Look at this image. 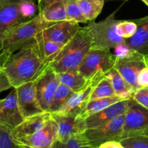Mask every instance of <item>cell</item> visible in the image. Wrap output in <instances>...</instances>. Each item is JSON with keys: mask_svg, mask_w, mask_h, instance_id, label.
<instances>
[{"mask_svg": "<svg viewBox=\"0 0 148 148\" xmlns=\"http://www.w3.org/2000/svg\"><path fill=\"white\" fill-rule=\"evenodd\" d=\"M60 84L58 73L50 65L36 80L37 97L45 112H49L57 89Z\"/></svg>", "mask_w": 148, "mask_h": 148, "instance_id": "30bf717a", "label": "cell"}, {"mask_svg": "<svg viewBox=\"0 0 148 148\" xmlns=\"http://www.w3.org/2000/svg\"><path fill=\"white\" fill-rule=\"evenodd\" d=\"M92 49L89 36L81 27L75 36L63 47L59 55L49 65L58 73L79 69Z\"/></svg>", "mask_w": 148, "mask_h": 148, "instance_id": "7a4b0ae2", "label": "cell"}, {"mask_svg": "<svg viewBox=\"0 0 148 148\" xmlns=\"http://www.w3.org/2000/svg\"><path fill=\"white\" fill-rule=\"evenodd\" d=\"M38 15L47 23L67 21L63 0H37Z\"/></svg>", "mask_w": 148, "mask_h": 148, "instance_id": "ac0fdd59", "label": "cell"}, {"mask_svg": "<svg viewBox=\"0 0 148 148\" xmlns=\"http://www.w3.org/2000/svg\"><path fill=\"white\" fill-rule=\"evenodd\" d=\"M15 141L18 146L25 148H52L58 141L56 123L51 118L42 129Z\"/></svg>", "mask_w": 148, "mask_h": 148, "instance_id": "8fae6325", "label": "cell"}, {"mask_svg": "<svg viewBox=\"0 0 148 148\" xmlns=\"http://www.w3.org/2000/svg\"><path fill=\"white\" fill-rule=\"evenodd\" d=\"M138 88H148V65L139 72L137 77Z\"/></svg>", "mask_w": 148, "mask_h": 148, "instance_id": "e575fe53", "label": "cell"}, {"mask_svg": "<svg viewBox=\"0 0 148 148\" xmlns=\"http://www.w3.org/2000/svg\"><path fill=\"white\" fill-rule=\"evenodd\" d=\"M51 118V113L49 112H44L25 118L22 123L12 130L14 139L16 140L36 133L42 129Z\"/></svg>", "mask_w": 148, "mask_h": 148, "instance_id": "e0dca14e", "label": "cell"}, {"mask_svg": "<svg viewBox=\"0 0 148 148\" xmlns=\"http://www.w3.org/2000/svg\"><path fill=\"white\" fill-rule=\"evenodd\" d=\"M124 148H148V134L132 135L119 140Z\"/></svg>", "mask_w": 148, "mask_h": 148, "instance_id": "f546056e", "label": "cell"}, {"mask_svg": "<svg viewBox=\"0 0 148 148\" xmlns=\"http://www.w3.org/2000/svg\"><path fill=\"white\" fill-rule=\"evenodd\" d=\"M105 74L102 71L97 72L94 76L89 79L86 85L82 90L74 92L58 112L52 113H58L64 116H79L90 101L91 95L93 89L98 82L105 76Z\"/></svg>", "mask_w": 148, "mask_h": 148, "instance_id": "8992f818", "label": "cell"}, {"mask_svg": "<svg viewBox=\"0 0 148 148\" xmlns=\"http://www.w3.org/2000/svg\"><path fill=\"white\" fill-rule=\"evenodd\" d=\"M84 16L88 22L94 21L103 9L105 0H79Z\"/></svg>", "mask_w": 148, "mask_h": 148, "instance_id": "d4e9b609", "label": "cell"}, {"mask_svg": "<svg viewBox=\"0 0 148 148\" xmlns=\"http://www.w3.org/2000/svg\"><path fill=\"white\" fill-rule=\"evenodd\" d=\"M137 29V24L134 20L119 21L116 25L117 34L124 39H128L134 36Z\"/></svg>", "mask_w": 148, "mask_h": 148, "instance_id": "1f68e13d", "label": "cell"}, {"mask_svg": "<svg viewBox=\"0 0 148 148\" xmlns=\"http://www.w3.org/2000/svg\"><path fill=\"white\" fill-rule=\"evenodd\" d=\"M71 89L62 84L60 83L56 92L55 94L52 104H51L49 113H56L65 105L70 97L73 94Z\"/></svg>", "mask_w": 148, "mask_h": 148, "instance_id": "4316f807", "label": "cell"}, {"mask_svg": "<svg viewBox=\"0 0 148 148\" xmlns=\"http://www.w3.org/2000/svg\"><path fill=\"white\" fill-rule=\"evenodd\" d=\"M80 28L77 22L67 20L52 24L44 29L42 34L45 39L65 46L75 36Z\"/></svg>", "mask_w": 148, "mask_h": 148, "instance_id": "5bb4252c", "label": "cell"}, {"mask_svg": "<svg viewBox=\"0 0 148 148\" xmlns=\"http://www.w3.org/2000/svg\"><path fill=\"white\" fill-rule=\"evenodd\" d=\"M145 58H146V60H147V65H148V55H147L146 57H145Z\"/></svg>", "mask_w": 148, "mask_h": 148, "instance_id": "60d3db41", "label": "cell"}, {"mask_svg": "<svg viewBox=\"0 0 148 148\" xmlns=\"http://www.w3.org/2000/svg\"><path fill=\"white\" fill-rule=\"evenodd\" d=\"M98 148H124L119 141H108L101 144Z\"/></svg>", "mask_w": 148, "mask_h": 148, "instance_id": "8d00e7d4", "label": "cell"}, {"mask_svg": "<svg viewBox=\"0 0 148 148\" xmlns=\"http://www.w3.org/2000/svg\"><path fill=\"white\" fill-rule=\"evenodd\" d=\"M105 76L110 81L115 94L118 97L122 99H127L132 97L135 91L123 79L117 70L113 68L105 73Z\"/></svg>", "mask_w": 148, "mask_h": 148, "instance_id": "44dd1931", "label": "cell"}, {"mask_svg": "<svg viewBox=\"0 0 148 148\" xmlns=\"http://www.w3.org/2000/svg\"><path fill=\"white\" fill-rule=\"evenodd\" d=\"M141 1H142V2H144V3L148 7V0H141Z\"/></svg>", "mask_w": 148, "mask_h": 148, "instance_id": "ab89813d", "label": "cell"}, {"mask_svg": "<svg viewBox=\"0 0 148 148\" xmlns=\"http://www.w3.org/2000/svg\"><path fill=\"white\" fill-rule=\"evenodd\" d=\"M141 134H148V110L131 97L125 113L122 138Z\"/></svg>", "mask_w": 148, "mask_h": 148, "instance_id": "52a82bcc", "label": "cell"}, {"mask_svg": "<svg viewBox=\"0 0 148 148\" xmlns=\"http://www.w3.org/2000/svg\"><path fill=\"white\" fill-rule=\"evenodd\" d=\"M121 100H123V99H121V98L118 97L116 96L113 97L102 98V99L90 100L88 102L84 109L77 116L82 118V119H86L89 116L98 113L99 111L105 109L107 107L110 106V105H113V104L116 103L117 102H119Z\"/></svg>", "mask_w": 148, "mask_h": 148, "instance_id": "cb8c5ba5", "label": "cell"}, {"mask_svg": "<svg viewBox=\"0 0 148 148\" xmlns=\"http://www.w3.org/2000/svg\"><path fill=\"white\" fill-rule=\"evenodd\" d=\"M52 24L43 21L37 15L8 30L3 34V50L0 56L11 55L29 45L35 41L37 34Z\"/></svg>", "mask_w": 148, "mask_h": 148, "instance_id": "3957f363", "label": "cell"}, {"mask_svg": "<svg viewBox=\"0 0 148 148\" xmlns=\"http://www.w3.org/2000/svg\"><path fill=\"white\" fill-rule=\"evenodd\" d=\"M60 83L68 86L73 92L82 90L87 84L89 79H86L78 70L58 73Z\"/></svg>", "mask_w": 148, "mask_h": 148, "instance_id": "603a6c76", "label": "cell"}, {"mask_svg": "<svg viewBox=\"0 0 148 148\" xmlns=\"http://www.w3.org/2000/svg\"><path fill=\"white\" fill-rule=\"evenodd\" d=\"M67 20L74 21L78 23H86L87 20L84 16L79 4V0H63Z\"/></svg>", "mask_w": 148, "mask_h": 148, "instance_id": "f1b7e54d", "label": "cell"}, {"mask_svg": "<svg viewBox=\"0 0 148 148\" xmlns=\"http://www.w3.org/2000/svg\"><path fill=\"white\" fill-rule=\"evenodd\" d=\"M12 88V84L4 70L0 67V93Z\"/></svg>", "mask_w": 148, "mask_h": 148, "instance_id": "d590c367", "label": "cell"}, {"mask_svg": "<svg viewBox=\"0 0 148 148\" xmlns=\"http://www.w3.org/2000/svg\"><path fill=\"white\" fill-rule=\"evenodd\" d=\"M23 120L24 117L18 105L16 89L13 88L9 95L3 99L0 111V122L12 130Z\"/></svg>", "mask_w": 148, "mask_h": 148, "instance_id": "9a60e30c", "label": "cell"}, {"mask_svg": "<svg viewBox=\"0 0 148 148\" xmlns=\"http://www.w3.org/2000/svg\"><path fill=\"white\" fill-rule=\"evenodd\" d=\"M49 64L47 63L34 42L7 56H0V67L7 74L12 88L34 82Z\"/></svg>", "mask_w": 148, "mask_h": 148, "instance_id": "6da1fadb", "label": "cell"}, {"mask_svg": "<svg viewBox=\"0 0 148 148\" xmlns=\"http://www.w3.org/2000/svg\"><path fill=\"white\" fill-rule=\"evenodd\" d=\"M125 113L110 121L108 123L93 128H89L84 132L85 136L95 148L108 141H119L123 136Z\"/></svg>", "mask_w": 148, "mask_h": 148, "instance_id": "9c48e42d", "label": "cell"}, {"mask_svg": "<svg viewBox=\"0 0 148 148\" xmlns=\"http://www.w3.org/2000/svg\"><path fill=\"white\" fill-rule=\"evenodd\" d=\"M18 8L24 22L32 19L38 15L36 14L38 7L36 5L34 0H19Z\"/></svg>", "mask_w": 148, "mask_h": 148, "instance_id": "4dcf8cb0", "label": "cell"}, {"mask_svg": "<svg viewBox=\"0 0 148 148\" xmlns=\"http://www.w3.org/2000/svg\"><path fill=\"white\" fill-rule=\"evenodd\" d=\"M113 88L109 79L105 76L98 82L91 95L90 100L116 97ZM117 97V96H116Z\"/></svg>", "mask_w": 148, "mask_h": 148, "instance_id": "484cf974", "label": "cell"}, {"mask_svg": "<svg viewBox=\"0 0 148 148\" xmlns=\"http://www.w3.org/2000/svg\"><path fill=\"white\" fill-rule=\"evenodd\" d=\"M132 98L142 107L148 110V88H140L135 91Z\"/></svg>", "mask_w": 148, "mask_h": 148, "instance_id": "836d02e7", "label": "cell"}, {"mask_svg": "<svg viewBox=\"0 0 148 148\" xmlns=\"http://www.w3.org/2000/svg\"><path fill=\"white\" fill-rule=\"evenodd\" d=\"M3 50V33L0 32V55Z\"/></svg>", "mask_w": 148, "mask_h": 148, "instance_id": "74e56055", "label": "cell"}, {"mask_svg": "<svg viewBox=\"0 0 148 148\" xmlns=\"http://www.w3.org/2000/svg\"><path fill=\"white\" fill-rule=\"evenodd\" d=\"M130 99V98H129ZM129 99H123L107 107L102 110L86 118V123L87 129L96 127L108 123L116 118L126 113Z\"/></svg>", "mask_w": 148, "mask_h": 148, "instance_id": "2e32d148", "label": "cell"}, {"mask_svg": "<svg viewBox=\"0 0 148 148\" xmlns=\"http://www.w3.org/2000/svg\"><path fill=\"white\" fill-rule=\"evenodd\" d=\"M15 89L18 105L24 119L45 112L37 97L36 81L25 83Z\"/></svg>", "mask_w": 148, "mask_h": 148, "instance_id": "7c38bea8", "label": "cell"}, {"mask_svg": "<svg viewBox=\"0 0 148 148\" xmlns=\"http://www.w3.org/2000/svg\"><path fill=\"white\" fill-rule=\"evenodd\" d=\"M2 103H3V99H0V111H1V109H2Z\"/></svg>", "mask_w": 148, "mask_h": 148, "instance_id": "f35d334b", "label": "cell"}, {"mask_svg": "<svg viewBox=\"0 0 148 148\" xmlns=\"http://www.w3.org/2000/svg\"><path fill=\"white\" fill-rule=\"evenodd\" d=\"M2 1H3V0H0V2H2Z\"/></svg>", "mask_w": 148, "mask_h": 148, "instance_id": "ee69618b", "label": "cell"}, {"mask_svg": "<svg viewBox=\"0 0 148 148\" xmlns=\"http://www.w3.org/2000/svg\"><path fill=\"white\" fill-rule=\"evenodd\" d=\"M0 148H19L12 135V130L0 122Z\"/></svg>", "mask_w": 148, "mask_h": 148, "instance_id": "d6a6232c", "label": "cell"}, {"mask_svg": "<svg viewBox=\"0 0 148 148\" xmlns=\"http://www.w3.org/2000/svg\"><path fill=\"white\" fill-rule=\"evenodd\" d=\"M19 148H25V147H19Z\"/></svg>", "mask_w": 148, "mask_h": 148, "instance_id": "7bdbcfd3", "label": "cell"}, {"mask_svg": "<svg viewBox=\"0 0 148 148\" xmlns=\"http://www.w3.org/2000/svg\"><path fill=\"white\" fill-rule=\"evenodd\" d=\"M116 56L110 51L91 49L78 71L89 79L98 71L107 73L114 68Z\"/></svg>", "mask_w": 148, "mask_h": 148, "instance_id": "ba28073f", "label": "cell"}, {"mask_svg": "<svg viewBox=\"0 0 148 148\" xmlns=\"http://www.w3.org/2000/svg\"><path fill=\"white\" fill-rule=\"evenodd\" d=\"M147 65L146 58L136 51L131 49L130 52L121 57H116L114 68L121 76L133 88L138 89L137 77L139 72Z\"/></svg>", "mask_w": 148, "mask_h": 148, "instance_id": "5b68a950", "label": "cell"}, {"mask_svg": "<svg viewBox=\"0 0 148 148\" xmlns=\"http://www.w3.org/2000/svg\"><path fill=\"white\" fill-rule=\"evenodd\" d=\"M51 116L57 124L58 142H65L72 136L84 133L87 129L86 120L79 116L52 113Z\"/></svg>", "mask_w": 148, "mask_h": 148, "instance_id": "4fadbf2b", "label": "cell"}, {"mask_svg": "<svg viewBox=\"0 0 148 148\" xmlns=\"http://www.w3.org/2000/svg\"><path fill=\"white\" fill-rule=\"evenodd\" d=\"M52 148H95L89 142L84 134L74 135L63 142H55Z\"/></svg>", "mask_w": 148, "mask_h": 148, "instance_id": "83f0119b", "label": "cell"}, {"mask_svg": "<svg viewBox=\"0 0 148 148\" xmlns=\"http://www.w3.org/2000/svg\"><path fill=\"white\" fill-rule=\"evenodd\" d=\"M36 43L42 58L48 64H50L55 60L64 47L45 39L42 31L36 36Z\"/></svg>", "mask_w": 148, "mask_h": 148, "instance_id": "7402d4cb", "label": "cell"}, {"mask_svg": "<svg viewBox=\"0 0 148 148\" xmlns=\"http://www.w3.org/2000/svg\"><path fill=\"white\" fill-rule=\"evenodd\" d=\"M116 11L99 22L91 21L83 27L89 37L92 49L110 51L124 43L125 39L116 31V25L120 20L116 19Z\"/></svg>", "mask_w": 148, "mask_h": 148, "instance_id": "277c9868", "label": "cell"}, {"mask_svg": "<svg viewBox=\"0 0 148 148\" xmlns=\"http://www.w3.org/2000/svg\"><path fill=\"white\" fill-rule=\"evenodd\" d=\"M134 21L137 24V29L134 36L125 39V44L131 49L146 57L148 55V15Z\"/></svg>", "mask_w": 148, "mask_h": 148, "instance_id": "ffe728a7", "label": "cell"}, {"mask_svg": "<svg viewBox=\"0 0 148 148\" xmlns=\"http://www.w3.org/2000/svg\"><path fill=\"white\" fill-rule=\"evenodd\" d=\"M105 1H113V0H105ZM116 1H118V0H116ZM121 1H127V0H121Z\"/></svg>", "mask_w": 148, "mask_h": 148, "instance_id": "b9f144b4", "label": "cell"}, {"mask_svg": "<svg viewBox=\"0 0 148 148\" xmlns=\"http://www.w3.org/2000/svg\"><path fill=\"white\" fill-rule=\"evenodd\" d=\"M19 0H3L0 2V32L5 33L23 23L18 8Z\"/></svg>", "mask_w": 148, "mask_h": 148, "instance_id": "d6986e66", "label": "cell"}]
</instances>
